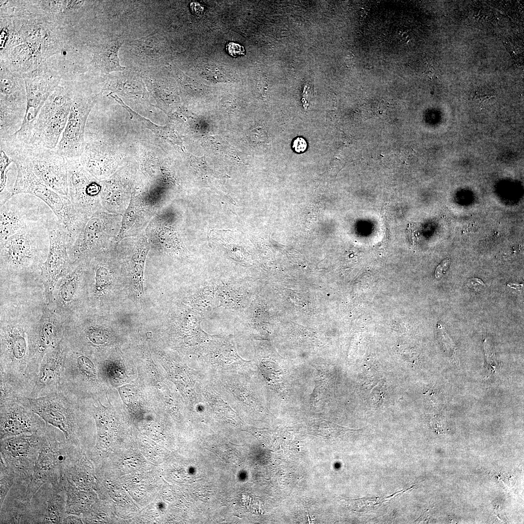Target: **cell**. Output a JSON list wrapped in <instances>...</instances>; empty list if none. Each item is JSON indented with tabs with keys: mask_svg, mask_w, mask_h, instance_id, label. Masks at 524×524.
<instances>
[{
	"mask_svg": "<svg viewBox=\"0 0 524 524\" xmlns=\"http://www.w3.org/2000/svg\"><path fill=\"white\" fill-rule=\"evenodd\" d=\"M149 246L145 238L142 239L138 245L135 253L131 261L134 288L138 292L143 293V273L144 266Z\"/></svg>",
	"mask_w": 524,
	"mask_h": 524,
	"instance_id": "obj_29",
	"label": "cell"
},
{
	"mask_svg": "<svg viewBox=\"0 0 524 524\" xmlns=\"http://www.w3.org/2000/svg\"><path fill=\"white\" fill-rule=\"evenodd\" d=\"M21 194L12 196L0 205V241L33 224L49 222L57 217L38 197Z\"/></svg>",
	"mask_w": 524,
	"mask_h": 524,
	"instance_id": "obj_8",
	"label": "cell"
},
{
	"mask_svg": "<svg viewBox=\"0 0 524 524\" xmlns=\"http://www.w3.org/2000/svg\"><path fill=\"white\" fill-rule=\"evenodd\" d=\"M226 49L228 53L233 57H237L245 53L244 47L240 45L230 42L227 44Z\"/></svg>",
	"mask_w": 524,
	"mask_h": 524,
	"instance_id": "obj_36",
	"label": "cell"
},
{
	"mask_svg": "<svg viewBox=\"0 0 524 524\" xmlns=\"http://www.w3.org/2000/svg\"><path fill=\"white\" fill-rule=\"evenodd\" d=\"M13 163V160L9 157L4 150L0 149V194L6 190L7 180V169L8 165Z\"/></svg>",
	"mask_w": 524,
	"mask_h": 524,
	"instance_id": "obj_35",
	"label": "cell"
},
{
	"mask_svg": "<svg viewBox=\"0 0 524 524\" xmlns=\"http://www.w3.org/2000/svg\"><path fill=\"white\" fill-rule=\"evenodd\" d=\"M14 473L0 460V506L7 493L15 483Z\"/></svg>",
	"mask_w": 524,
	"mask_h": 524,
	"instance_id": "obj_32",
	"label": "cell"
},
{
	"mask_svg": "<svg viewBox=\"0 0 524 524\" xmlns=\"http://www.w3.org/2000/svg\"><path fill=\"white\" fill-rule=\"evenodd\" d=\"M30 484L15 482L0 506V524H33Z\"/></svg>",
	"mask_w": 524,
	"mask_h": 524,
	"instance_id": "obj_22",
	"label": "cell"
},
{
	"mask_svg": "<svg viewBox=\"0 0 524 524\" xmlns=\"http://www.w3.org/2000/svg\"><path fill=\"white\" fill-rule=\"evenodd\" d=\"M67 321L46 304L39 318L33 323L29 333V358L25 372L26 384L29 395L44 357L63 339Z\"/></svg>",
	"mask_w": 524,
	"mask_h": 524,
	"instance_id": "obj_6",
	"label": "cell"
},
{
	"mask_svg": "<svg viewBox=\"0 0 524 524\" xmlns=\"http://www.w3.org/2000/svg\"><path fill=\"white\" fill-rule=\"evenodd\" d=\"M138 208L137 200L132 197L130 204L125 211L121 224V227L118 234L116 241L118 242L122 240L126 232L132 227L137 218Z\"/></svg>",
	"mask_w": 524,
	"mask_h": 524,
	"instance_id": "obj_31",
	"label": "cell"
},
{
	"mask_svg": "<svg viewBox=\"0 0 524 524\" xmlns=\"http://www.w3.org/2000/svg\"><path fill=\"white\" fill-rule=\"evenodd\" d=\"M48 229L49 250L46 261L40 265V274L46 304L50 301L58 281L70 272L75 264L68 253L65 227L56 217L49 222Z\"/></svg>",
	"mask_w": 524,
	"mask_h": 524,
	"instance_id": "obj_12",
	"label": "cell"
},
{
	"mask_svg": "<svg viewBox=\"0 0 524 524\" xmlns=\"http://www.w3.org/2000/svg\"><path fill=\"white\" fill-rule=\"evenodd\" d=\"M75 87L74 80L62 78L30 126L17 131L21 144L55 149L67 124Z\"/></svg>",
	"mask_w": 524,
	"mask_h": 524,
	"instance_id": "obj_5",
	"label": "cell"
},
{
	"mask_svg": "<svg viewBox=\"0 0 524 524\" xmlns=\"http://www.w3.org/2000/svg\"><path fill=\"white\" fill-rule=\"evenodd\" d=\"M99 383L97 365L92 358L86 352L67 345L62 388L83 400Z\"/></svg>",
	"mask_w": 524,
	"mask_h": 524,
	"instance_id": "obj_15",
	"label": "cell"
},
{
	"mask_svg": "<svg viewBox=\"0 0 524 524\" xmlns=\"http://www.w3.org/2000/svg\"><path fill=\"white\" fill-rule=\"evenodd\" d=\"M66 158L70 199L79 213L89 217L98 212L96 211L98 207L97 196L100 186L90 179L80 157Z\"/></svg>",
	"mask_w": 524,
	"mask_h": 524,
	"instance_id": "obj_16",
	"label": "cell"
},
{
	"mask_svg": "<svg viewBox=\"0 0 524 524\" xmlns=\"http://www.w3.org/2000/svg\"><path fill=\"white\" fill-rule=\"evenodd\" d=\"M110 221L107 214L99 211L87 219L73 244L67 248L73 262L89 257L104 245L110 231Z\"/></svg>",
	"mask_w": 524,
	"mask_h": 524,
	"instance_id": "obj_18",
	"label": "cell"
},
{
	"mask_svg": "<svg viewBox=\"0 0 524 524\" xmlns=\"http://www.w3.org/2000/svg\"><path fill=\"white\" fill-rule=\"evenodd\" d=\"M66 501L64 488L44 483L31 500L33 524H62L67 514Z\"/></svg>",
	"mask_w": 524,
	"mask_h": 524,
	"instance_id": "obj_20",
	"label": "cell"
},
{
	"mask_svg": "<svg viewBox=\"0 0 524 524\" xmlns=\"http://www.w3.org/2000/svg\"><path fill=\"white\" fill-rule=\"evenodd\" d=\"M95 266V282L91 292L94 299L101 301L105 297L110 285V273L104 262H98Z\"/></svg>",
	"mask_w": 524,
	"mask_h": 524,
	"instance_id": "obj_30",
	"label": "cell"
},
{
	"mask_svg": "<svg viewBox=\"0 0 524 524\" xmlns=\"http://www.w3.org/2000/svg\"><path fill=\"white\" fill-rule=\"evenodd\" d=\"M67 481L65 487L66 495V513L81 516L93 501L92 494Z\"/></svg>",
	"mask_w": 524,
	"mask_h": 524,
	"instance_id": "obj_27",
	"label": "cell"
},
{
	"mask_svg": "<svg viewBox=\"0 0 524 524\" xmlns=\"http://www.w3.org/2000/svg\"><path fill=\"white\" fill-rule=\"evenodd\" d=\"M47 426L37 414L16 399L0 401V440L6 438L38 433Z\"/></svg>",
	"mask_w": 524,
	"mask_h": 524,
	"instance_id": "obj_17",
	"label": "cell"
},
{
	"mask_svg": "<svg viewBox=\"0 0 524 524\" xmlns=\"http://www.w3.org/2000/svg\"><path fill=\"white\" fill-rule=\"evenodd\" d=\"M450 262L449 259L444 260L437 267L435 272V276L437 278L439 279L441 278L444 272L447 269L450 264Z\"/></svg>",
	"mask_w": 524,
	"mask_h": 524,
	"instance_id": "obj_39",
	"label": "cell"
},
{
	"mask_svg": "<svg viewBox=\"0 0 524 524\" xmlns=\"http://www.w3.org/2000/svg\"><path fill=\"white\" fill-rule=\"evenodd\" d=\"M50 222L33 224L0 241V279L40 274L49 250Z\"/></svg>",
	"mask_w": 524,
	"mask_h": 524,
	"instance_id": "obj_2",
	"label": "cell"
},
{
	"mask_svg": "<svg viewBox=\"0 0 524 524\" xmlns=\"http://www.w3.org/2000/svg\"><path fill=\"white\" fill-rule=\"evenodd\" d=\"M466 285L469 288L476 292L483 291L485 288V285L484 282L480 279L477 278L470 279L467 281Z\"/></svg>",
	"mask_w": 524,
	"mask_h": 524,
	"instance_id": "obj_37",
	"label": "cell"
},
{
	"mask_svg": "<svg viewBox=\"0 0 524 524\" xmlns=\"http://www.w3.org/2000/svg\"><path fill=\"white\" fill-rule=\"evenodd\" d=\"M0 64V140H2L20 129L26 111L27 98L23 77Z\"/></svg>",
	"mask_w": 524,
	"mask_h": 524,
	"instance_id": "obj_9",
	"label": "cell"
},
{
	"mask_svg": "<svg viewBox=\"0 0 524 524\" xmlns=\"http://www.w3.org/2000/svg\"><path fill=\"white\" fill-rule=\"evenodd\" d=\"M17 401L63 433L67 443L85 449L86 417L83 401L61 390L39 397L18 396Z\"/></svg>",
	"mask_w": 524,
	"mask_h": 524,
	"instance_id": "obj_3",
	"label": "cell"
},
{
	"mask_svg": "<svg viewBox=\"0 0 524 524\" xmlns=\"http://www.w3.org/2000/svg\"><path fill=\"white\" fill-rule=\"evenodd\" d=\"M59 431L47 424L43 432V441L30 484L35 492L45 483L65 489L67 481L64 469L71 444L59 439Z\"/></svg>",
	"mask_w": 524,
	"mask_h": 524,
	"instance_id": "obj_7",
	"label": "cell"
},
{
	"mask_svg": "<svg viewBox=\"0 0 524 524\" xmlns=\"http://www.w3.org/2000/svg\"><path fill=\"white\" fill-rule=\"evenodd\" d=\"M83 521L82 520L81 516H78L74 514H66L64 519L63 520L62 524H82Z\"/></svg>",
	"mask_w": 524,
	"mask_h": 524,
	"instance_id": "obj_40",
	"label": "cell"
},
{
	"mask_svg": "<svg viewBox=\"0 0 524 524\" xmlns=\"http://www.w3.org/2000/svg\"><path fill=\"white\" fill-rule=\"evenodd\" d=\"M22 77L25 82L27 98L25 116L33 109V121L46 100L60 83L63 77L57 70L43 64L36 69L23 75Z\"/></svg>",
	"mask_w": 524,
	"mask_h": 524,
	"instance_id": "obj_21",
	"label": "cell"
},
{
	"mask_svg": "<svg viewBox=\"0 0 524 524\" xmlns=\"http://www.w3.org/2000/svg\"><path fill=\"white\" fill-rule=\"evenodd\" d=\"M86 0H33L35 9L48 19L59 24L75 28L80 23Z\"/></svg>",
	"mask_w": 524,
	"mask_h": 524,
	"instance_id": "obj_24",
	"label": "cell"
},
{
	"mask_svg": "<svg viewBox=\"0 0 524 524\" xmlns=\"http://www.w3.org/2000/svg\"><path fill=\"white\" fill-rule=\"evenodd\" d=\"M0 401L9 399H16L20 396L16 388L7 379L5 375L0 372Z\"/></svg>",
	"mask_w": 524,
	"mask_h": 524,
	"instance_id": "obj_34",
	"label": "cell"
},
{
	"mask_svg": "<svg viewBox=\"0 0 524 524\" xmlns=\"http://www.w3.org/2000/svg\"><path fill=\"white\" fill-rule=\"evenodd\" d=\"M9 156L17 169V176L13 187L11 197L20 194L33 195L44 202L53 211L67 232V248L73 244L88 217L74 207L69 196L62 195L48 186L34 173L24 153L12 151Z\"/></svg>",
	"mask_w": 524,
	"mask_h": 524,
	"instance_id": "obj_4",
	"label": "cell"
},
{
	"mask_svg": "<svg viewBox=\"0 0 524 524\" xmlns=\"http://www.w3.org/2000/svg\"><path fill=\"white\" fill-rule=\"evenodd\" d=\"M74 263L70 272L58 281L46 304L67 320L80 315L86 281L84 260Z\"/></svg>",
	"mask_w": 524,
	"mask_h": 524,
	"instance_id": "obj_14",
	"label": "cell"
},
{
	"mask_svg": "<svg viewBox=\"0 0 524 524\" xmlns=\"http://www.w3.org/2000/svg\"><path fill=\"white\" fill-rule=\"evenodd\" d=\"M226 141L218 136H210L206 139V144L211 149L225 156L236 158V152Z\"/></svg>",
	"mask_w": 524,
	"mask_h": 524,
	"instance_id": "obj_33",
	"label": "cell"
},
{
	"mask_svg": "<svg viewBox=\"0 0 524 524\" xmlns=\"http://www.w3.org/2000/svg\"><path fill=\"white\" fill-rule=\"evenodd\" d=\"M109 95L119 103L129 113L131 118H135L136 120L141 122L143 125L151 130L154 133L158 136L165 138L171 142L177 143L178 141V138L174 133L173 131L171 130L169 126H161L153 123L149 120L144 118L134 111L129 106L127 105L122 99L116 94L113 95L112 94H110Z\"/></svg>",
	"mask_w": 524,
	"mask_h": 524,
	"instance_id": "obj_28",
	"label": "cell"
},
{
	"mask_svg": "<svg viewBox=\"0 0 524 524\" xmlns=\"http://www.w3.org/2000/svg\"><path fill=\"white\" fill-rule=\"evenodd\" d=\"M293 147L298 153L304 152L307 148V143L304 138L298 137L294 140Z\"/></svg>",
	"mask_w": 524,
	"mask_h": 524,
	"instance_id": "obj_38",
	"label": "cell"
},
{
	"mask_svg": "<svg viewBox=\"0 0 524 524\" xmlns=\"http://www.w3.org/2000/svg\"><path fill=\"white\" fill-rule=\"evenodd\" d=\"M66 350L67 344L63 338L45 355L29 397H41L62 389Z\"/></svg>",
	"mask_w": 524,
	"mask_h": 524,
	"instance_id": "obj_19",
	"label": "cell"
},
{
	"mask_svg": "<svg viewBox=\"0 0 524 524\" xmlns=\"http://www.w3.org/2000/svg\"><path fill=\"white\" fill-rule=\"evenodd\" d=\"M75 92L66 128L55 149L66 158H79L84 147L86 120L100 93L87 95L80 82L74 80Z\"/></svg>",
	"mask_w": 524,
	"mask_h": 524,
	"instance_id": "obj_11",
	"label": "cell"
},
{
	"mask_svg": "<svg viewBox=\"0 0 524 524\" xmlns=\"http://www.w3.org/2000/svg\"><path fill=\"white\" fill-rule=\"evenodd\" d=\"M43 431L0 440V460L14 473L15 482L30 484L43 441Z\"/></svg>",
	"mask_w": 524,
	"mask_h": 524,
	"instance_id": "obj_10",
	"label": "cell"
},
{
	"mask_svg": "<svg viewBox=\"0 0 524 524\" xmlns=\"http://www.w3.org/2000/svg\"><path fill=\"white\" fill-rule=\"evenodd\" d=\"M35 319L17 307L0 309V372L18 390L28 397L25 372L28 364L29 333Z\"/></svg>",
	"mask_w": 524,
	"mask_h": 524,
	"instance_id": "obj_1",
	"label": "cell"
},
{
	"mask_svg": "<svg viewBox=\"0 0 524 524\" xmlns=\"http://www.w3.org/2000/svg\"><path fill=\"white\" fill-rule=\"evenodd\" d=\"M12 144L22 149L34 173L41 181L58 193L69 196L66 157L55 149Z\"/></svg>",
	"mask_w": 524,
	"mask_h": 524,
	"instance_id": "obj_13",
	"label": "cell"
},
{
	"mask_svg": "<svg viewBox=\"0 0 524 524\" xmlns=\"http://www.w3.org/2000/svg\"><path fill=\"white\" fill-rule=\"evenodd\" d=\"M124 42L123 36L105 35L97 39L91 46L92 58L87 64V69L104 76L112 72L123 71L126 67L120 63L118 52Z\"/></svg>",
	"mask_w": 524,
	"mask_h": 524,
	"instance_id": "obj_23",
	"label": "cell"
},
{
	"mask_svg": "<svg viewBox=\"0 0 524 524\" xmlns=\"http://www.w3.org/2000/svg\"><path fill=\"white\" fill-rule=\"evenodd\" d=\"M159 31L130 41L128 50L140 65L147 67H157L165 56V46Z\"/></svg>",
	"mask_w": 524,
	"mask_h": 524,
	"instance_id": "obj_25",
	"label": "cell"
},
{
	"mask_svg": "<svg viewBox=\"0 0 524 524\" xmlns=\"http://www.w3.org/2000/svg\"><path fill=\"white\" fill-rule=\"evenodd\" d=\"M64 474L66 480L78 488L85 490L91 488L95 469L85 449L71 445Z\"/></svg>",
	"mask_w": 524,
	"mask_h": 524,
	"instance_id": "obj_26",
	"label": "cell"
}]
</instances>
